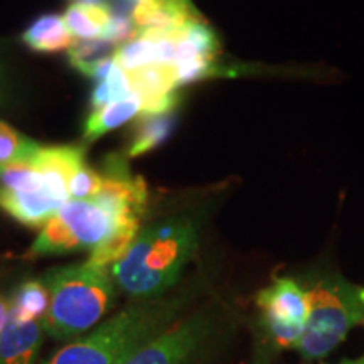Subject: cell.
<instances>
[{
  "mask_svg": "<svg viewBox=\"0 0 364 364\" xmlns=\"http://www.w3.org/2000/svg\"><path fill=\"white\" fill-rule=\"evenodd\" d=\"M199 245L191 218L171 220L140 230L129 252L110 268L117 289L134 300L164 297L179 282Z\"/></svg>",
  "mask_w": 364,
  "mask_h": 364,
  "instance_id": "6da1fadb",
  "label": "cell"
},
{
  "mask_svg": "<svg viewBox=\"0 0 364 364\" xmlns=\"http://www.w3.org/2000/svg\"><path fill=\"white\" fill-rule=\"evenodd\" d=\"M186 297L135 300L81 338L63 344L41 364H125L184 312Z\"/></svg>",
  "mask_w": 364,
  "mask_h": 364,
  "instance_id": "7a4b0ae2",
  "label": "cell"
},
{
  "mask_svg": "<svg viewBox=\"0 0 364 364\" xmlns=\"http://www.w3.org/2000/svg\"><path fill=\"white\" fill-rule=\"evenodd\" d=\"M49 309L43 318L46 336L68 344L95 329L115 306L117 285L108 268L91 262L56 267L43 275Z\"/></svg>",
  "mask_w": 364,
  "mask_h": 364,
  "instance_id": "3957f363",
  "label": "cell"
},
{
  "mask_svg": "<svg viewBox=\"0 0 364 364\" xmlns=\"http://www.w3.org/2000/svg\"><path fill=\"white\" fill-rule=\"evenodd\" d=\"M309 294V318L297 351L318 359L346 339L354 327L364 326V287L336 273H321L304 282Z\"/></svg>",
  "mask_w": 364,
  "mask_h": 364,
  "instance_id": "277c9868",
  "label": "cell"
},
{
  "mask_svg": "<svg viewBox=\"0 0 364 364\" xmlns=\"http://www.w3.org/2000/svg\"><path fill=\"white\" fill-rule=\"evenodd\" d=\"M120 223V220L91 199H70L41 228L39 235L27 250L26 258L36 260L80 252L91 253L113 233Z\"/></svg>",
  "mask_w": 364,
  "mask_h": 364,
  "instance_id": "5b68a950",
  "label": "cell"
},
{
  "mask_svg": "<svg viewBox=\"0 0 364 364\" xmlns=\"http://www.w3.org/2000/svg\"><path fill=\"white\" fill-rule=\"evenodd\" d=\"M220 322L209 309L182 314L125 364H201L215 346Z\"/></svg>",
  "mask_w": 364,
  "mask_h": 364,
  "instance_id": "8992f818",
  "label": "cell"
},
{
  "mask_svg": "<svg viewBox=\"0 0 364 364\" xmlns=\"http://www.w3.org/2000/svg\"><path fill=\"white\" fill-rule=\"evenodd\" d=\"M262 322L279 348L297 349L309 318L306 285L290 277L275 279L257 295Z\"/></svg>",
  "mask_w": 364,
  "mask_h": 364,
  "instance_id": "52a82bcc",
  "label": "cell"
},
{
  "mask_svg": "<svg viewBox=\"0 0 364 364\" xmlns=\"http://www.w3.org/2000/svg\"><path fill=\"white\" fill-rule=\"evenodd\" d=\"M65 204L48 188L44 177L27 188L0 189V211L27 228H43Z\"/></svg>",
  "mask_w": 364,
  "mask_h": 364,
  "instance_id": "ba28073f",
  "label": "cell"
},
{
  "mask_svg": "<svg viewBox=\"0 0 364 364\" xmlns=\"http://www.w3.org/2000/svg\"><path fill=\"white\" fill-rule=\"evenodd\" d=\"M132 91L140 98L142 112L147 115H162L174 112L177 105V85L174 66L154 63L142 70L129 73Z\"/></svg>",
  "mask_w": 364,
  "mask_h": 364,
  "instance_id": "9c48e42d",
  "label": "cell"
},
{
  "mask_svg": "<svg viewBox=\"0 0 364 364\" xmlns=\"http://www.w3.org/2000/svg\"><path fill=\"white\" fill-rule=\"evenodd\" d=\"M31 164L41 171L49 189L63 203H68L71 199L70 181L86 164V149L85 145H43Z\"/></svg>",
  "mask_w": 364,
  "mask_h": 364,
  "instance_id": "30bf717a",
  "label": "cell"
},
{
  "mask_svg": "<svg viewBox=\"0 0 364 364\" xmlns=\"http://www.w3.org/2000/svg\"><path fill=\"white\" fill-rule=\"evenodd\" d=\"M204 17L191 0H139L132 21L136 34L145 31H174Z\"/></svg>",
  "mask_w": 364,
  "mask_h": 364,
  "instance_id": "8fae6325",
  "label": "cell"
},
{
  "mask_svg": "<svg viewBox=\"0 0 364 364\" xmlns=\"http://www.w3.org/2000/svg\"><path fill=\"white\" fill-rule=\"evenodd\" d=\"M46 336L41 321H21L9 317L0 336V364H39Z\"/></svg>",
  "mask_w": 364,
  "mask_h": 364,
  "instance_id": "7c38bea8",
  "label": "cell"
},
{
  "mask_svg": "<svg viewBox=\"0 0 364 364\" xmlns=\"http://www.w3.org/2000/svg\"><path fill=\"white\" fill-rule=\"evenodd\" d=\"M76 38L71 34L65 17L59 14H44L33 21L24 33L21 34V43L31 51L39 54H54L68 51Z\"/></svg>",
  "mask_w": 364,
  "mask_h": 364,
  "instance_id": "4fadbf2b",
  "label": "cell"
},
{
  "mask_svg": "<svg viewBox=\"0 0 364 364\" xmlns=\"http://www.w3.org/2000/svg\"><path fill=\"white\" fill-rule=\"evenodd\" d=\"M142 112V103L136 95H130L129 98L113 102L107 107L93 110L86 118L83 129V140L85 144H91L98 140L100 136L110 134L112 130L118 127L125 125L132 118H135Z\"/></svg>",
  "mask_w": 364,
  "mask_h": 364,
  "instance_id": "5bb4252c",
  "label": "cell"
},
{
  "mask_svg": "<svg viewBox=\"0 0 364 364\" xmlns=\"http://www.w3.org/2000/svg\"><path fill=\"white\" fill-rule=\"evenodd\" d=\"M176 129L174 112L162 115H147L142 113L136 117L135 127L132 130L130 145L127 149V157H140L150 150L161 147L169 139Z\"/></svg>",
  "mask_w": 364,
  "mask_h": 364,
  "instance_id": "9a60e30c",
  "label": "cell"
},
{
  "mask_svg": "<svg viewBox=\"0 0 364 364\" xmlns=\"http://www.w3.org/2000/svg\"><path fill=\"white\" fill-rule=\"evenodd\" d=\"M63 17L76 39H103L112 12L108 7L71 2Z\"/></svg>",
  "mask_w": 364,
  "mask_h": 364,
  "instance_id": "2e32d148",
  "label": "cell"
},
{
  "mask_svg": "<svg viewBox=\"0 0 364 364\" xmlns=\"http://www.w3.org/2000/svg\"><path fill=\"white\" fill-rule=\"evenodd\" d=\"M11 316L21 321H41L49 309V290L43 280H26L14 290Z\"/></svg>",
  "mask_w": 364,
  "mask_h": 364,
  "instance_id": "e0dca14e",
  "label": "cell"
},
{
  "mask_svg": "<svg viewBox=\"0 0 364 364\" xmlns=\"http://www.w3.org/2000/svg\"><path fill=\"white\" fill-rule=\"evenodd\" d=\"M117 48L118 46L105 39H76L75 44L68 49V59L76 71L86 78H93L98 66L115 56Z\"/></svg>",
  "mask_w": 364,
  "mask_h": 364,
  "instance_id": "ac0fdd59",
  "label": "cell"
},
{
  "mask_svg": "<svg viewBox=\"0 0 364 364\" xmlns=\"http://www.w3.org/2000/svg\"><path fill=\"white\" fill-rule=\"evenodd\" d=\"M43 145L0 122V167L31 164Z\"/></svg>",
  "mask_w": 364,
  "mask_h": 364,
  "instance_id": "d6986e66",
  "label": "cell"
},
{
  "mask_svg": "<svg viewBox=\"0 0 364 364\" xmlns=\"http://www.w3.org/2000/svg\"><path fill=\"white\" fill-rule=\"evenodd\" d=\"M130 95H134V91H132V81L129 73L122 66H118L117 63V66L113 68L110 75L103 81H98L95 85L93 91H91L90 103L93 107V110H98V108L107 107V105L113 102H120V100L129 98Z\"/></svg>",
  "mask_w": 364,
  "mask_h": 364,
  "instance_id": "ffe728a7",
  "label": "cell"
},
{
  "mask_svg": "<svg viewBox=\"0 0 364 364\" xmlns=\"http://www.w3.org/2000/svg\"><path fill=\"white\" fill-rule=\"evenodd\" d=\"M115 61L127 73H135L145 66L154 65L157 61V48L154 41L136 34L129 43L118 46L115 51Z\"/></svg>",
  "mask_w": 364,
  "mask_h": 364,
  "instance_id": "44dd1931",
  "label": "cell"
},
{
  "mask_svg": "<svg viewBox=\"0 0 364 364\" xmlns=\"http://www.w3.org/2000/svg\"><path fill=\"white\" fill-rule=\"evenodd\" d=\"M103 176L102 172L91 169L85 164L70 181V196L71 199H81V201H88V199L95 198L98 191L102 189Z\"/></svg>",
  "mask_w": 364,
  "mask_h": 364,
  "instance_id": "7402d4cb",
  "label": "cell"
},
{
  "mask_svg": "<svg viewBox=\"0 0 364 364\" xmlns=\"http://www.w3.org/2000/svg\"><path fill=\"white\" fill-rule=\"evenodd\" d=\"M136 2L139 0H107V6L110 9L112 16H122V17H132L134 14Z\"/></svg>",
  "mask_w": 364,
  "mask_h": 364,
  "instance_id": "603a6c76",
  "label": "cell"
},
{
  "mask_svg": "<svg viewBox=\"0 0 364 364\" xmlns=\"http://www.w3.org/2000/svg\"><path fill=\"white\" fill-rule=\"evenodd\" d=\"M11 102V85H9V75L4 63L0 61V110L6 108Z\"/></svg>",
  "mask_w": 364,
  "mask_h": 364,
  "instance_id": "cb8c5ba5",
  "label": "cell"
},
{
  "mask_svg": "<svg viewBox=\"0 0 364 364\" xmlns=\"http://www.w3.org/2000/svg\"><path fill=\"white\" fill-rule=\"evenodd\" d=\"M9 317H11V300L0 295V336H2L4 329H6Z\"/></svg>",
  "mask_w": 364,
  "mask_h": 364,
  "instance_id": "d4e9b609",
  "label": "cell"
},
{
  "mask_svg": "<svg viewBox=\"0 0 364 364\" xmlns=\"http://www.w3.org/2000/svg\"><path fill=\"white\" fill-rule=\"evenodd\" d=\"M76 4H85V6H100V7H108L107 0H71Z\"/></svg>",
  "mask_w": 364,
  "mask_h": 364,
  "instance_id": "484cf974",
  "label": "cell"
},
{
  "mask_svg": "<svg viewBox=\"0 0 364 364\" xmlns=\"http://www.w3.org/2000/svg\"><path fill=\"white\" fill-rule=\"evenodd\" d=\"M341 364H364V356H359L356 359H348V361H343Z\"/></svg>",
  "mask_w": 364,
  "mask_h": 364,
  "instance_id": "4316f807",
  "label": "cell"
}]
</instances>
